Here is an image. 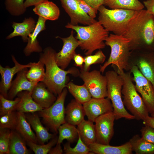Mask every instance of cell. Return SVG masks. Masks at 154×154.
<instances>
[{"mask_svg": "<svg viewBox=\"0 0 154 154\" xmlns=\"http://www.w3.org/2000/svg\"><path fill=\"white\" fill-rule=\"evenodd\" d=\"M123 36L130 40V50L154 51V17L147 10L138 11L129 21Z\"/></svg>", "mask_w": 154, "mask_h": 154, "instance_id": "obj_1", "label": "cell"}, {"mask_svg": "<svg viewBox=\"0 0 154 154\" xmlns=\"http://www.w3.org/2000/svg\"><path fill=\"white\" fill-rule=\"evenodd\" d=\"M56 53L52 47H47L40 53L39 60L44 63L46 68L44 78L42 82L51 92L58 96L66 88L68 80L67 75L70 74L78 76L80 71L74 67L67 70L61 68L56 61Z\"/></svg>", "mask_w": 154, "mask_h": 154, "instance_id": "obj_2", "label": "cell"}, {"mask_svg": "<svg viewBox=\"0 0 154 154\" xmlns=\"http://www.w3.org/2000/svg\"><path fill=\"white\" fill-rule=\"evenodd\" d=\"M65 27L71 29L76 33L75 37L80 43L79 46L86 55H91L95 50L104 48V41L109 36L106 30L98 21L86 26L74 25L68 23Z\"/></svg>", "mask_w": 154, "mask_h": 154, "instance_id": "obj_3", "label": "cell"}, {"mask_svg": "<svg viewBox=\"0 0 154 154\" xmlns=\"http://www.w3.org/2000/svg\"><path fill=\"white\" fill-rule=\"evenodd\" d=\"M106 45L111 48V52L108 60L100 66V71L104 73L109 65L115 66L117 70L122 71L129 66V59L131 54L130 40L122 35L111 34L105 40Z\"/></svg>", "mask_w": 154, "mask_h": 154, "instance_id": "obj_4", "label": "cell"}, {"mask_svg": "<svg viewBox=\"0 0 154 154\" xmlns=\"http://www.w3.org/2000/svg\"><path fill=\"white\" fill-rule=\"evenodd\" d=\"M123 78V84L121 90L125 107L138 120H144L149 112L143 100L137 93L130 73L117 70Z\"/></svg>", "mask_w": 154, "mask_h": 154, "instance_id": "obj_5", "label": "cell"}, {"mask_svg": "<svg viewBox=\"0 0 154 154\" xmlns=\"http://www.w3.org/2000/svg\"><path fill=\"white\" fill-rule=\"evenodd\" d=\"M98 21L109 32L123 35L128 24L138 11L121 9H109L102 5L98 9Z\"/></svg>", "mask_w": 154, "mask_h": 154, "instance_id": "obj_6", "label": "cell"}, {"mask_svg": "<svg viewBox=\"0 0 154 154\" xmlns=\"http://www.w3.org/2000/svg\"><path fill=\"white\" fill-rule=\"evenodd\" d=\"M105 75L107 80V97L111 101L116 120L122 118L135 119V117L126 110L123 103L121 90L123 80L122 77L114 70L108 71Z\"/></svg>", "mask_w": 154, "mask_h": 154, "instance_id": "obj_7", "label": "cell"}, {"mask_svg": "<svg viewBox=\"0 0 154 154\" xmlns=\"http://www.w3.org/2000/svg\"><path fill=\"white\" fill-rule=\"evenodd\" d=\"M67 92V89L65 88L52 105L38 112L42 119V122L48 130L55 134L58 133L59 126L66 122L64 104Z\"/></svg>", "mask_w": 154, "mask_h": 154, "instance_id": "obj_8", "label": "cell"}, {"mask_svg": "<svg viewBox=\"0 0 154 154\" xmlns=\"http://www.w3.org/2000/svg\"><path fill=\"white\" fill-rule=\"evenodd\" d=\"M100 72L96 70L89 72L81 69L80 71L79 76L92 98H102L107 97V78Z\"/></svg>", "mask_w": 154, "mask_h": 154, "instance_id": "obj_9", "label": "cell"}, {"mask_svg": "<svg viewBox=\"0 0 154 154\" xmlns=\"http://www.w3.org/2000/svg\"><path fill=\"white\" fill-rule=\"evenodd\" d=\"M130 70L137 91L141 95L149 114L154 113V88L152 84L142 75L136 65L132 66Z\"/></svg>", "mask_w": 154, "mask_h": 154, "instance_id": "obj_10", "label": "cell"}, {"mask_svg": "<svg viewBox=\"0 0 154 154\" xmlns=\"http://www.w3.org/2000/svg\"><path fill=\"white\" fill-rule=\"evenodd\" d=\"M115 117L113 112H108L98 117L94 122L96 142L109 145L114 134V125Z\"/></svg>", "mask_w": 154, "mask_h": 154, "instance_id": "obj_11", "label": "cell"}, {"mask_svg": "<svg viewBox=\"0 0 154 154\" xmlns=\"http://www.w3.org/2000/svg\"><path fill=\"white\" fill-rule=\"evenodd\" d=\"M60 39L63 42V45L61 50L55 55L56 61L58 66L65 70L68 66L76 53L75 50L80 45L78 40L74 36L73 30L70 36L67 37H56Z\"/></svg>", "mask_w": 154, "mask_h": 154, "instance_id": "obj_12", "label": "cell"}, {"mask_svg": "<svg viewBox=\"0 0 154 154\" xmlns=\"http://www.w3.org/2000/svg\"><path fill=\"white\" fill-rule=\"evenodd\" d=\"M82 105L88 120L93 123L99 116L113 112L112 102L108 97L102 98H92Z\"/></svg>", "mask_w": 154, "mask_h": 154, "instance_id": "obj_13", "label": "cell"}, {"mask_svg": "<svg viewBox=\"0 0 154 154\" xmlns=\"http://www.w3.org/2000/svg\"><path fill=\"white\" fill-rule=\"evenodd\" d=\"M11 57L14 64L13 67L10 68L7 66L4 67L0 65V74L1 76L0 82V94L7 99L8 93L11 87L14 75L25 68H30L32 64V62H30L26 64H21L17 61L14 55H12Z\"/></svg>", "mask_w": 154, "mask_h": 154, "instance_id": "obj_14", "label": "cell"}, {"mask_svg": "<svg viewBox=\"0 0 154 154\" xmlns=\"http://www.w3.org/2000/svg\"><path fill=\"white\" fill-rule=\"evenodd\" d=\"M60 0L62 7L70 18L71 24L77 25L81 24L88 25L97 21L80 9L78 6V0Z\"/></svg>", "mask_w": 154, "mask_h": 154, "instance_id": "obj_15", "label": "cell"}, {"mask_svg": "<svg viewBox=\"0 0 154 154\" xmlns=\"http://www.w3.org/2000/svg\"><path fill=\"white\" fill-rule=\"evenodd\" d=\"M28 70V68H25L17 73L8 91V99L13 100L19 92L23 91L32 92L37 83L30 81L27 79L26 75Z\"/></svg>", "mask_w": 154, "mask_h": 154, "instance_id": "obj_16", "label": "cell"}, {"mask_svg": "<svg viewBox=\"0 0 154 154\" xmlns=\"http://www.w3.org/2000/svg\"><path fill=\"white\" fill-rule=\"evenodd\" d=\"M27 119L35 133L37 143L44 144L56 136L49 132L47 128L44 126L38 114L35 112L25 114Z\"/></svg>", "mask_w": 154, "mask_h": 154, "instance_id": "obj_17", "label": "cell"}, {"mask_svg": "<svg viewBox=\"0 0 154 154\" xmlns=\"http://www.w3.org/2000/svg\"><path fill=\"white\" fill-rule=\"evenodd\" d=\"M55 96L43 82L38 83L32 93L34 100L43 109L48 108L54 104L57 99Z\"/></svg>", "mask_w": 154, "mask_h": 154, "instance_id": "obj_18", "label": "cell"}, {"mask_svg": "<svg viewBox=\"0 0 154 154\" xmlns=\"http://www.w3.org/2000/svg\"><path fill=\"white\" fill-rule=\"evenodd\" d=\"M46 20L44 18L38 16L35 29L33 32L29 35L27 45L23 50V53L25 56H29L33 52L40 53L42 51L37 37L41 32L46 29Z\"/></svg>", "mask_w": 154, "mask_h": 154, "instance_id": "obj_19", "label": "cell"}, {"mask_svg": "<svg viewBox=\"0 0 154 154\" xmlns=\"http://www.w3.org/2000/svg\"><path fill=\"white\" fill-rule=\"evenodd\" d=\"M136 63L140 72L151 82L154 88V51L142 54Z\"/></svg>", "mask_w": 154, "mask_h": 154, "instance_id": "obj_20", "label": "cell"}, {"mask_svg": "<svg viewBox=\"0 0 154 154\" xmlns=\"http://www.w3.org/2000/svg\"><path fill=\"white\" fill-rule=\"evenodd\" d=\"M36 23L34 19L31 17L25 18L20 23L13 22L12 26L14 30L6 37V39H9L20 36L24 42H27L29 35L34 31Z\"/></svg>", "mask_w": 154, "mask_h": 154, "instance_id": "obj_21", "label": "cell"}, {"mask_svg": "<svg viewBox=\"0 0 154 154\" xmlns=\"http://www.w3.org/2000/svg\"><path fill=\"white\" fill-rule=\"evenodd\" d=\"M85 112L83 105L75 99L72 100L65 109L66 122L78 125L84 119Z\"/></svg>", "mask_w": 154, "mask_h": 154, "instance_id": "obj_22", "label": "cell"}, {"mask_svg": "<svg viewBox=\"0 0 154 154\" xmlns=\"http://www.w3.org/2000/svg\"><path fill=\"white\" fill-rule=\"evenodd\" d=\"M88 147L90 152L97 154H131L133 152L129 141L119 146L95 142L90 145Z\"/></svg>", "mask_w": 154, "mask_h": 154, "instance_id": "obj_23", "label": "cell"}, {"mask_svg": "<svg viewBox=\"0 0 154 154\" xmlns=\"http://www.w3.org/2000/svg\"><path fill=\"white\" fill-rule=\"evenodd\" d=\"M32 92L24 91L17 94L20 100L16 106L15 111L25 114L38 112L43 109L34 100L32 96Z\"/></svg>", "mask_w": 154, "mask_h": 154, "instance_id": "obj_24", "label": "cell"}, {"mask_svg": "<svg viewBox=\"0 0 154 154\" xmlns=\"http://www.w3.org/2000/svg\"><path fill=\"white\" fill-rule=\"evenodd\" d=\"M33 11L35 14L46 20H56L60 15L58 7L53 2L48 0L35 5Z\"/></svg>", "mask_w": 154, "mask_h": 154, "instance_id": "obj_25", "label": "cell"}, {"mask_svg": "<svg viewBox=\"0 0 154 154\" xmlns=\"http://www.w3.org/2000/svg\"><path fill=\"white\" fill-rule=\"evenodd\" d=\"M17 112V111H16ZM17 122L15 130L26 141L37 143L35 134L33 132L31 126L26 119L25 113L17 112Z\"/></svg>", "mask_w": 154, "mask_h": 154, "instance_id": "obj_26", "label": "cell"}, {"mask_svg": "<svg viewBox=\"0 0 154 154\" xmlns=\"http://www.w3.org/2000/svg\"><path fill=\"white\" fill-rule=\"evenodd\" d=\"M78 135L86 145L96 142V135L93 122L84 119L77 125Z\"/></svg>", "mask_w": 154, "mask_h": 154, "instance_id": "obj_27", "label": "cell"}, {"mask_svg": "<svg viewBox=\"0 0 154 154\" xmlns=\"http://www.w3.org/2000/svg\"><path fill=\"white\" fill-rule=\"evenodd\" d=\"M26 140L16 130H11L9 146V154H29Z\"/></svg>", "mask_w": 154, "mask_h": 154, "instance_id": "obj_28", "label": "cell"}, {"mask_svg": "<svg viewBox=\"0 0 154 154\" xmlns=\"http://www.w3.org/2000/svg\"><path fill=\"white\" fill-rule=\"evenodd\" d=\"M129 141L133 151L136 154H154V144L144 140L138 134L134 135Z\"/></svg>", "mask_w": 154, "mask_h": 154, "instance_id": "obj_29", "label": "cell"}, {"mask_svg": "<svg viewBox=\"0 0 154 154\" xmlns=\"http://www.w3.org/2000/svg\"><path fill=\"white\" fill-rule=\"evenodd\" d=\"M111 9H121L134 11L143 9L144 6L138 0H106L104 5Z\"/></svg>", "mask_w": 154, "mask_h": 154, "instance_id": "obj_30", "label": "cell"}, {"mask_svg": "<svg viewBox=\"0 0 154 154\" xmlns=\"http://www.w3.org/2000/svg\"><path fill=\"white\" fill-rule=\"evenodd\" d=\"M66 88L75 99L82 104L92 98L90 92L84 84L78 85L70 81L67 84Z\"/></svg>", "mask_w": 154, "mask_h": 154, "instance_id": "obj_31", "label": "cell"}, {"mask_svg": "<svg viewBox=\"0 0 154 154\" xmlns=\"http://www.w3.org/2000/svg\"><path fill=\"white\" fill-rule=\"evenodd\" d=\"M58 131L59 136L57 144H61L64 139L70 143H73L78 137L77 128L75 126L67 122L59 126Z\"/></svg>", "mask_w": 154, "mask_h": 154, "instance_id": "obj_32", "label": "cell"}, {"mask_svg": "<svg viewBox=\"0 0 154 154\" xmlns=\"http://www.w3.org/2000/svg\"><path fill=\"white\" fill-rule=\"evenodd\" d=\"M44 66V63L40 60L37 62H32L27 72V79L30 81L37 83L42 82L45 76Z\"/></svg>", "mask_w": 154, "mask_h": 154, "instance_id": "obj_33", "label": "cell"}, {"mask_svg": "<svg viewBox=\"0 0 154 154\" xmlns=\"http://www.w3.org/2000/svg\"><path fill=\"white\" fill-rule=\"evenodd\" d=\"M25 0H5V8L11 15L19 16L24 14L26 11L24 5Z\"/></svg>", "mask_w": 154, "mask_h": 154, "instance_id": "obj_34", "label": "cell"}, {"mask_svg": "<svg viewBox=\"0 0 154 154\" xmlns=\"http://www.w3.org/2000/svg\"><path fill=\"white\" fill-rule=\"evenodd\" d=\"M58 137L56 135L46 144H38L33 142L27 141V145L35 154H47L57 144Z\"/></svg>", "mask_w": 154, "mask_h": 154, "instance_id": "obj_35", "label": "cell"}, {"mask_svg": "<svg viewBox=\"0 0 154 154\" xmlns=\"http://www.w3.org/2000/svg\"><path fill=\"white\" fill-rule=\"evenodd\" d=\"M70 143L68 142L64 145L63 150L66 154H88L90 151L88 146L84 143L79 135L77 143L75 147H71Z\"/></svg>", "mask_w": 154, "mask_h": 154, "instance_id": "obj_36", "label": "cell"}, {"mask_svg": "<svg viewBox=\"0 0 154 154\" xmlns=\"http://www.w3.org/2000/svg\"><path fill=\"white\" fill-rule=\"evenodd\" d=\"M84 58V64L81 69L84 71H89L90 66L93 64H102L105 61L106 57L101 50L93 55H87Z\"/></svg>", "mask_w": 154, "mask_h": 154, "instance_id": "obj_37", "label": "cell"}, {"mask_svg": "<svg viewBox=\"0 0 154 154\" xmlns=\"http://www.w3.org/2000/svg\"><path fill=\"white\" fill-rule=\"evenodd\" d=\"M17 112L13 111L0 116V128L15 130L17 122Z\"/></svg>", "mask_w": 154, "mask_h": 154, "instance_id": "obj_38", "label": "cell"}, {"mask_svg": "<svg viewBox=\"0 0 154 154\" xmlns=\"http://www.w3.org/2000/svg\"><path fill=\"white\" fill-rule=\"evenodd\" d=\"M20 100L17 96L14 100L6 98L0 94V115L3 116L15 111L16 106Z\"/></svg>", "mask_w": 154, "mask_h": 154, "instance_id": "obj_39", "label": "cell"}, {"mask_svg": "<svg viewBox=\"0 0 154 154\" xmlns=\"http://www.w3.org/2000/svg\"><path fill=\"white\" fill-rule=\"evenodd\" d=\"M11 130L0 128V154H9Z\"/></svg>", "mask_w": 154, "mask_h": 154, "instance_id": "obj_40", "label": "cell"}, {"mask_svg": "<svg viewBox=\"0 0 154 154\" xmlns=\"http://www.w3.org/2000/svg\"><path fill=\"white\" fill-rule=\"evenodd\" d=\"M141 138L149 143L154 144V128L152 127L144 125L140 130Z\"/></svg>", "mask_w": 154, "mask_h": 154, "instance_id": "obj_41", "label": "cell"}, {"mask_svg": "<svg viewBox=\"0 0 154 154\" xmlns=\"http://www.w3.org/2000/svg\"><path fill=\"white\" fill-rule=\"evenodd\" d=\"M78 4L79 8L84 13L95 19L98 10L89 5L84 0H78Z\"/></svg>", "mask_w": 154, "mask_h": 154, "instance_id": "obj_42", "label": "cell"}, {"mask_svg": "<svg viewBox=\"0 0 154 154\" xmlns=\"http://www.w3.org/2000/svg\"><path fill=\"white\" fill-rule=\"evenodd\" d=\"M88 4L98 10L99 7L104 5L106 0H84Z\"/></svg>", "mask_w": 154, "mask_h": 154, "instance_id": "obj_43", "label": "cell"}, {"mask_svg": "<svg viewBox=\"0 0 154 154\" xmlns=\"http://www.w3.org/2000/svg\"><path fill=\"white\" fill-rule=\"evenodd\" d=\"M73 59L74 61L76 66L80 67L81 69L83 68L84 60V57L82 56L80 54L76 53L74 56Z\"/></svg>", "mask_w": 154, "mask_h": 154, "instance_id": "obj_44", "label": "cell"}, {"mask_svg": "<svg viewBox=\"0 0 154 154\" xmlns=\"http://www.w3.org/2000/svg\"><path fill=\"white\" fill-rule=\"evenodd\" d=\"M147 10L154 17V0H147L143 2Z\"/></svg>", "mask_w": 154, "mask_h": 154, "instance_id": "obj_45", "label": "cell"}, {"mask_svg": "<svg viewBox=\"0 0 154 154\" xmlns=\"http://www.w3.org/2000/svg\"><path fill=\"white\" fill-rule=\"evenodd\" d=\"M48 0H25L24 2L25 7L27 8L29 7L36 5L39 3Z\"/></svg>", "mask_w": 154, "mask_h": 154, "instance_id": "obj_46", "label": "cell"}, {"mask_svg": "<svg viewBox=\"0 0 154 154\" xmlns=\"http://www.w3.org/2000/svg\"><path fill=\"white\" fill-rule=\"evenodd\" d=\"M61 144H56L54 148H52L49 152V154H62L63 153V149L61 145Z\"/></svg>", "mask_w": 154, "mask_h": 154, "instance_id": "obj_47", "label": "cell"}, {"mask_svg": "<svg viewBox=\"0 0 154 154\" xmlns=\"http://www.w3.org/2000/svg\"><path fill=\"white\" fill-rule=\"evenodd\" d=\"M144 125L150 126L154 128V118L151 116H148L143 120Z\"/></svg>", "mask_w": 154, "mask_h": 154, "instance_id": "obj_48", "label": "cell"}, {"mask_svg": "<svg viewBox=\"0 0 154 154\" xmlns=\"http://www.w3.org/2000/svg\"><path fill=\"white\" fill-rule=\"evenodd\" d=\"M151 115V116L154 118V113L152 114Z\"/></svg>", "mask_w": 154, "mask_h": 154, "instance_id": "obj_49", "label": "cell"}]
</instances>
